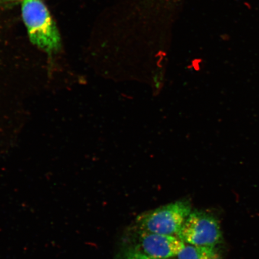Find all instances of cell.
<instances>
[{"label": "cell", "mask_w": 259, "mask_h": 259, "mask_svg": "<svg viewBox=\"0 0 259 259\" xmlns=\"http://www.w3.org/2000/svg\"><path fill=\"white\" fill-rule=\"evenodd\" d=\"M22 16L32 44L48 53L60 50L59 32L41 0H23Z\"/></svg>", "instance_id": "6da1fadb"}, {"label": "cell", "mask_w": 259, "mask_h": 259, "mask_svg": "<svg viewBox=\"0 0 259 259\" xmlns=\"http://www.w3.org/2000/svg\"><path fill=\"white\" fill-rule=\"evenodd\" d=\"M192 211L189 201L178 200L144 213L139 217L138 222L143 231L177 236Z\"/></svg>", "instance_id": "7a4b0ae2"}, {"label": "cell", "mask_w": 259, "mask_h": 259, "mask_svg": "<svg viewBox=\"0 0 259 259\" xmlns=\"http://www.w3.org/2000/svg\"><path fill=\"white\" fill-rule=\"evenodd\" d=\"M177 236L186 244L216 247L222 234L219 223L203 211H192L183 223Z\"/></svg>", "instance_id": "3957f363"}, {"label": "cell", "mask_w": 259, "mask_h": 259, "mask_svg": "<svg viewBox=\"0 0 259 259\" xmlns=\"http://www.w3.org/2000/svg\"><path fill=\"white\" fill-rule=\"evenodd\" d=\"M186 245L176 235L153 234L145 231L141 234V251L154 258L167 259L177 257Z\"/></svg>", "instance_id": "277c9868"}, {"label": "cell", "mask_w": 259, "mask_h": 259, "mask_svg": "<svg viewBox=\"0 0 259 259\" xmlns=\"http://www.w3.org/2000/svg\"><path fill=\"white\" fill-rule=\"evenodd\" d=\"M178 259H221L216 247L187 245L178 254Z\"/></svg>", "instance_id": "5b68a950"}, {"label": "cell", "mask_w": 259, "mask_h": 259, "mask_svg": "<svg viewBox=\"0 0 259 259\" xmlns=\"http://www.w3.org/2000/svg\"><path fill=\"white\" fill-rule=\"evenodd\" d=\"M120 259H160L149 256L141 250H129L121 255Z\"/></svg>", "instance_id": "8992f818"}, {"label": "cell", "mask_w": 259, "mask_h": 259, "mask_svg": "<svg viewBox=\"0 0 259 259\" xmlns=\"http://www.w3.org/2000/svg\"><path fill=\"white\" fill-rule=\"evenodd\" d=\"M9 1H17V0H9Z\"/></svg>", "instance_id": "52a82bcc"}]
</instances>
